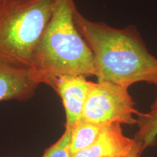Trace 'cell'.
Masks as SVG:
<instances>
[{
    "instance_id": "cell-1",
    "label": "cell",
    "mask_w": 157,
    "mask_h": 157,
    "mask_svg": "<svg viewBox=\"0 0 157 157\" xmlns=\"http://www.w3.org/2000/svg\"><path fill=\"white\" fill-rule=\"evenodd\" d=\"M74 21L94 56L98 82L129 88L144 82L157 87V58L149 52L134 26L115 29L93 22L76 9ZM157 108V95L151 109Z\"/></svg>"
},
{
    "instance_id": "cell-2",
    "label": "cell",
    "mask_w": 157,
    "mask_h": 157,
    "mask_svg": "<svg viewBox=\"0 0 157 157\" xmlns=\"http://www.w3.org/2000/svg\"><path fill=\"white\" fill-rule=\"evenodd\" d=\"M74 0H56L53 12L33 57L31 68L41 83L63 75H95L93 52L76 27Z\"/></svg>"
},
{
    "instance_id": "cell-3",
    "label": "cell",
    "mask_w": 157,
    "mask_h": 157,
    "mask_svg": "<svg viewBox=\"0 0 157 157\" xmlns=\"http://www.w3.org/2000/svg\"><path fill=\"white\" fill-rule=\"evenodd\" d=\"M56 0H5L0 9V60L31 68Z\"/></svg>"
},
{
    "instance_id": "cell-4",
    "label": "cell",
    "mask_w": 157,
    "mask_h": 157,
    "mask_svg": "<svg viewBox=\"0 0 157 157\" xmlns=\"http://www.w3.org/2000/svg\"><path fill=\"white\" fill-rule=\"evenodd\" d=\"M139 111L128 88L107 82H93L82 120L99 125L137 124Z\"/></svg>"
},
{
    "instance_id": "cell-5",
    "label": "cell",
    "mask_w": 157,
    "mask_h": 157,
    "mask_svg": "<svg viewBox=\"0 0 157 157\" xmlns=\"http://www.w3.org/2000/svg\"><path fill=\"white\" fill-rule=\"evenodd\" d=\"M93 82L82 75H63L55 78L51 87L61 98L66 111V129H71L82 120L89 90Z\"/></svg>"
},
{
    "instance_id": "cell-6",
    "label": "cell",
    "mask_w": 157,
    "mask_h": 157,
    "mask_svg": "<svg viewBox=\"0 0 157 157\" xmlns=\"http://www.w3.org/2000/svg\"><path fill=\"white\" fill-rule=\"evenodd\" d=\"M39 84L40 80L31 68L0 60V102L25 101L34 95Z\"/></svg>"
},
{
    "instance_id": "cell-7",
    "label": "cell",
    "mask_w": 157,
    "mask_h": 157,
    "mask_svg": "<svg viewBox=\"0 0 157 157\" xmlns=\"http://www.w3.org/2000/svg\"><path fill=\"white\" fill-rule=\"evenodd\" d=\"M135 142L134 138L124 135L120 124L105 125L93 144L73 157H111L128 154Z\"/></svg>"
},
{
    "instance_id": "cell-8",
    "label": "cell",
    "mask_w": 157,
    "mask_h": 157,
    "mask_svg": "<svg viewBox=\"0 0 157 157\" xmlns=\"http://www.w3.org/2000/svg\"><path fill=\"white\" fill-rule=\"evenodd\" d=\"M103 125L80 120L71 128V153L77 154L95 143L101 134Z\"/></svg>"
},
{
    "instance_id": "cell-9",
    "label": "cell",
    "mask_w": 157,
    "mask_h": 157,
    "mask_svg": "<svg viewBox=\"0 0 157 157\" xmlns=\"http://www.w3.org/2000/svg\"><path fill=\"white\" fill-rule=\"evenodd\" d=\"M138 127L134 139L143 143L144 148L154 146L157 142V108L147 113H139L137 118Z\"/></svg>"
},
{
    "instance_id": "cell-10",
    "label": "cell",
    "mask_w": 157,
    "mask_h": 157,
    "mask_svg": "<svg viewBox=\"0 0 157 157\" xmlns=\"http://www.w3.org/2000/svg\"><path fill=\"white\" fill-rule=\"evenodd\" d=\"M42 157H73L71 153V129H66L59 140L45 151Z\"/></svg>"
},
{
    "instance_id": "cell-11",
    "label": "cell",
    "mask_w": 157,
    "mask_h": 157,
    "mask_svg": "<svg viewBox=\"0 0 157 157\" xmlns=\"http://www.w3.org/2000/svg\"><path fill=\"white\" fill-rule=\"evenodd\" d=\"M144 149L143 143L135 140L134 145L131 149V151L127 157H140V155Z\"/></svg>"
},
{
    "instance_id": "cell-12",
    "label": "cell",
    "mask_w": 157,
    "mask_h": 157,
    "mask_svg": "<svg viewBox=\"0 0 157 157\" xmlns=\"http://www.w3.org/2000/svg\"><path fill=\"white\" fill-rule=\"evenodd\" d=\"M130 151H129L128 154H121V155H117V156H111V157H127L128 156V155L129 153H130Z\"/></svg>"
},
{
    "instance_id": "cell-13",
    "label": "cell",
    "mask_w": 157,
    "mask_h": 157,
    "mask_svg": "<svg viewBox=\"0 0 157 157\" xmlns=\"http://www.w3.org/2000/svg\"><path fill=\"white\" fill-rule=\"evenodd\" d=\"M5 0H0V9H1V7H2L4 3H5Z\"/></svg>"
}]
</instances>
